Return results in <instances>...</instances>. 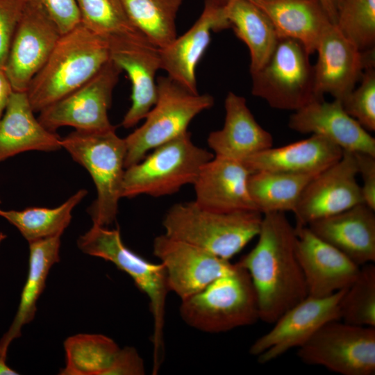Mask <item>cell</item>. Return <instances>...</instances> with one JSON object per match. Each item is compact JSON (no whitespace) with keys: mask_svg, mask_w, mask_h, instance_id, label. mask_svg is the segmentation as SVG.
I'll return each mask as SVG.
<instances>
[{"mask_svg":"<svg viewBox=\"0 0 375 375\" xmlns=\"http://www.w3.org/2000/svg\"><path fill=\"white\" fill-rule=\"evenodd\" d=\"M258 242L238 263L249 272L258 300L259 319L273 324L308 296L298 260L295 227L285 212L262 215Z\"/></svg>","mask_w":375,"mask_h":375,"instance_id":"1","label":"cell"},{"mask_svg":"<svg viewBox=\"0 0 375 375\" xmlns=\"http://www.w3.org/2000/svg\"><path fill=\"white\" fill-rule=\"evenodd\" d=\"M109 60L108 39L81 24L61 35L26 92L33 110L40 112L73 92Z\"/></svg>","mask_w":375,"mask_h":375,"instance_id":"2","label":"cell"},{"mask_svg":"<svg viewBox=\"0 0 375 375\" xmlns=\"http://www.w3.org/2000/svg\"><path fill=\"white\" fill-rule=\"evenodd\" d=\"M262 218L258 211L214 212L194 201L172 206L162 225L168 237L229 260L257 237Z\"/></svg>","mask_w":375,"mask_h":375,"instance_id":"3","label":"cell"},{"mask_svg":"<svg viewBox=\"0 0 375 375\" xmlns=\"http://www.w3.org/2000/svg\"><path fill=\"white\" fill-rule=\"evenodd\" d=\"M61 147L90 173L97 198L88 209L93 224L107 226L116 219L125 172L126 144L115 128L77 131L61 138Z\"/></svg>","mask_w":375,"mask_h":375,"instance_id":"4","label":"cell"},{"mask_svg":"<svg viewBox=\"0 0 375 375\" xmlns=\"http://www.w3.org/2000/svg\"><path fill=\"white\" fill-rule=\"evenodd\" d=\"M179 310L188 325L209 333L226 332L259 319L250 275L238 262L202 290L181 300Z\"/></svg>","mask_w":375,"mask_h":375,"instance_id":"5","label":"cell"},{"mask_svg":"<svg viewBox=\"0 0 375 375\" xmlns=\"http://www.w3.org/2000/svg\"><path fill=\"white\" fill-rule=\"evenodd\" d=\"M77 244L83 253L112 262L147 295L153 319V372H158L162 358L165 305L169 292L163 265L146 260L125 246L118 228L93 224L78 238Z\"/></svg>","mask_w":375,"mask_h":375,"instance_id":"6","label":"cell"},{"mask_svg":"<svg viewBox=\"0 0 375 375\" xmlns=\"http://www.w3.org/2000/svg\"><path fill=\"white\" fill-rule=\"evenodd\" d=\"M214 156L195 145L187 131L125 169L122 197H162L177 192L185 185L193 184L202 167Z\"/></svg>","mask_w":375,"mask_h":375,"instance_id":"7","label":"cell"},{"mask_svg":"<svg viewBox=\"0 0 375 375\" xmlns=\"http://www.w3.org/2000/svg\"><path fill=\"white\" fill-rule=\"evenodd\" d=\"M157 100L143 124L124 138L125 169L140 162L149 151L188 131L190 122L210 108L214 98L193 93L167 76L156 79Z\"/></svg>","mask_w":375,"mask_h":375,"instance_id":"8","label":"cell"},{"mask_svg":"<svg viewBox=\"0 0 375 375\" xmlns=\"http://www.w3.org/2000/svg\"><path fill=\"white\" fill-rule=\"evenodd\" d=\"M310 54L299 42L278 38L265 65L254 73L251 93L272 108L296 111L318 97Z\"/></svg>","mask_w":375,"mask_h":375,"instance_id":"9","label":"cell"},{"mask_svg":"<svg viewBox=\"0 0 375 375\" xmlns=\"http://www.w3.org/2000/svg\"><path fill=\"white\" fill-rule=\"evenodd\" d=\"M297 356L305 364L340 374L374 375L375 327L331 321L298 348Z\"/></svg>","mask_w":375,"mask_h":375,"instance_id":"10","label":"cell"},{"mask_svg":"<svg viewBox=\"0 0 375 375\" xmlns=\"http://www.w3.org/2000/svg\"><path fill=\"white\" fill-rule=\"evenodd\" d=\"M121 72L110 59L85 83L39 112V122L52 132L62 126L87 131L116 128L110 122L108 111Z\"/></svg>","mask_w":375,"mask_h":375,"instance_id":"11","label":"cell"},{"mask_svg":"<svg viewBox=\"0 0 375 375\" xmlns=\"http://www.w3.org/2000/svg\"><path fill=\"white\" fill-rule=\"evenodd\" d=\"M347 288L322 298L308 296L283 313L271 330L258 338L249 353L268 363L304 344L325 324L340 320V304Z\"/></svg>","mask_w":375,"mask_h":375,"instance_id":"12","label":"cell"},{"mask_svg":"<svg viewBox=\"0 0 375 375\" xmlns=\"http://www.w3.org/2000/svg\"><path fill=\"white\" fill-rule=\"evenodd\" d=\"M60 36L56 24L40 6L25 1L4 67L13 91L27 92Z\"/></svg>","mask_w":375,"mask_h":375,"instance_id":"13","label":"cell"},{"mask_svg":"<svg viewBox=\"0 0 375 375\" xmlns=\"http://www.w3.org/2000/svg\"><path fill=\"white\" fill-rule=\"evenodd\" d=\"M357 176L354 153L343 151L338 162L315 176L304 188L293 212L296 224L306 226L364 203Z\"/></svg>","mask_w":375,"mask_h":375,"instance_id":"14","label":"cell"},{"mask_svg":"<svg viewBox=\"0 0 375 375\" xmlns=\"http://www.w3.org/2000/svg\"><path fill=\"white\" fill-rule=\"evenodd\" d=\"M153 252L165 268L169 291L181 300L202 290L234 267L228 260L165 234L155 238Z\"/></svg>","mask_w":375,"mask_h":375,"instance_id":"15","label":"cell"},{"mask_svg":"<svg viewBox=\"0 0 375 375\" xmlns=\"http://www.w3.org/2000/svg\"><path fill=\"white\" fill-rule=\"evenodd\" d=\"M108 41L110 59L126 72L131 83V105L122 122L128 128L144 119L157 100L159 49L142 35L112 37Z\"/></svg>","mask_w":375,"mask_h":375,"instance_id":"16","label":"cell"},{"mask_svg":"<svg viewBox=\"0 0 375 375\" xmlns=\"http://www.w3.org/2000/svg\"><path fill=\"white\" fill-rule=\"evenodd\" d=\"M313 65L315 89L318 97L331 94L342 101L360 80L365 68L375 64L374 49L360 51L331 24L322 35Z\"/></svg>","mask_w":375,"mask_h":375,"instance_id":"17","label":"cell"},{"mask_svg":"<svg viewBox=\"0 0 375 375\" xmlns=\"http://www.w3.org/2000/svg\"><path fill=\"white\" fill-rule=\"evenodd\" d=\"M295 251L308 296L322 298L349 288L358 266L340 251L315 235L307 226L296 224Z\"/></svg>","mask_w":375,"mask_h":375,"instance_id":"18","label":"cell"},{"mask_svg":"<svg viewBox=\"0 0 375 375\" xmlns=\"http://www.w3.org/2000/svg\"><path fill=\"white\" fill-rule=\"evenodd\" d=\"M225 3L226 0H206L194 24L169 46L159 49L160 69L193 93H199L196 69L210 42L211 33L230 28L224 12Z\"/></svg>","mask_w":375,"mask_h":375,"instance_id":"19","label":"cell"},{"mask_svg":"<svg viewBox=\"0 0 375 375\" xmlns=\"http://www.w3.org/2000/svg\"><path fill=\"white\" fill-rule=\"evenodd\" d=\"M288 127L300 133L323 136L343 151L375 156V139L346 112L339 100L315 99L290 115Z\"/></svg>","mask_w":375,"mask_h":375,"instance_id":"20","label":"cell"},{"mask_svg":"<svg viewBox=\"0 0 375 375\" xmlns=\"http://www.w3.org/2000/svg\"><path fill=\"white\" fill-rule=\"evenodd\" d=\"M250 174L242 161L215 156L202 167L193 183L195 203L219 212L258 211L249 193Z\"/></svg>","mask_w":375,"mask_h":375,"instance_id":"21","label":"cell"},{"mask_svg":"<svg viewBox=\"0 0 375 375\" xmlns=\"http://www.w3.org/2000/svg\"><path fill=\"white\" fill-rule=\"evenodd\" d=\"M365 203L306 225L358 266L375 261V213Z\"/></svg>","mask_w":375,"mask_h":375,"instance_id":"22","label":"cell"},{"mask_svg":"<svg viewBox=\"0 0 375 375\" xmlns=\"http://www.w3.org/2000/svg\"><path fill=\"white\" fill-rule=\"evenodd\" d=\"M343 150L327 138H308L280 147H270L242 161L251 173L260 171L317 176L338 162Z\"/></svg>","mask_w":375,"mask_h":375,"instance_id":"23","label":"cell"},{"mask_svg":"<svg viewBox=\"0 0 375 375\" xmlns=\"http://www.w3.org/2000/svg\"><path fill=\"white\" fill-rule=\"evenodd\" d=\"M222 129L211 132L208 144L215 156L243 161L273 145L272 135L256 120L244 97L229 92Z\"/></svg>","mask_w":375,"mask_h":375,"instance_id":"24","label":"cell"},{"mask_svg":"<svg viewBox=\"0 0 375 375\" xmlns=\"http://www.w3.org/2000/svg\"><path fill=\"white\" fill-rule=\"evenodd\" d=\"M26 92L13 91L0 118V162L28 151H53L61 138L34 116Z\"/></svg>","mask_w":375,"mask_h":375,"instance_id":"25","label":"cell"},{"mask_svg":"<svg viewBox=\"0 0 375 375\" xmlns=\"http://www.w3.org/2000/svg\"><path fill=\"white\" fill-rule=\"evenodd\" d=\"M272 22L278 38L301 43L310 55L332 23L320 0H249Z\"/></svg>","mask_w":375,"mask_h":375,"instance_id":"26","label":"cell"},{"mask_svg":"<svg viewBox=\"0 0 375 375\" xmlns=\"http://www.w3.org/2000/svg\"><path fill=\"white\" fill-rule=\"evenodd\" d=\"M60 236L28 242V276L13 322L0 340L1 356L6 358L11 342L20 337L23 326L31 322L35 317L37 301L44 290L49 270L60 260Z\"/></svg>","mask_w":375,"mask_h":375,"instance_id":"27","label":"cell"},{"mask_svg":"<svg viewBox=\"0 0 375 375\" xmlns=\"http://www.w3.org/2000/svg\"><path fill=\"white\" fill-rule=\"evenodd\" d=\"M225 15L236 36L250 53V73L267 61L278 41L276 30L266 14L249 0H226Z\"/></svg>","mask_w":375,"mask_h":375,"instance_id":"28","label":"cell"},{"mask_svg":"<svg viewBox=\"0 0 375 375\" xmlns=\"http://www.w3.org/2000/svg\"><path fill=\"white\" fill-rule=\"evenodd\" d=\"M314 175L260 171L248 179L250 197L261 214L294 212L302 192Z\"/></svg>","mask_w":375,"mask_h":375,"instance_id":"29","label":"cell"},{"mask_svg":"<svg viewBox=\"0 0 375 375\" xmlns=\"http://www.w3.org/2000/svg\"><path fill=\"white\" fill-rule=\"evenodd\" d=\"M87 194L86 190H79L60 206L53 208L0 209V216L15 226L28 242L61 235L70 224L73 209Z\"/></svg>","mask_w":375,"mask_h":375,"instance_id":"30","label":"cell"},{"mask_svg":"<svg viewBox=\"0 0 375 375\" xmlns=\"http://www.w3.org/2000/svg\"><path fill=\"white\" fill-rule=\"evenodd\" d=\"M135 28L153 45L164 49L177 38L176 19L183 0H122Z\"/></svg>","mask_w":375,"mask_h":375,"instance_id":"31","label":"cell"},{"mask_svg":"<svg viewBox=\"0 0 375 375\" xmlns=\"http://www.w3.org/2000/svg\"><path fill=\"white\" fill-rule=\"evenodd\" d=\"M66 365L61 375H105L119 347L101 334H77L64 342Z\"/></svg>","mask_w":375,"mask_h":375,"instance_id":"32","label":"cell"},{"mask_svg":"<svg viewBox=\"0 0 375 375\" xmlns=\"http://www.w3.org/2000/svg\"><path fill=\"white\" fill-rule=\"evenodd\" d=\"M76 1L80 13V24L92 32L106 39L142 35L130 21L122 0Z\"/></svg>","mask_w":375,"mask_h":375,"instance_id":"33","label":"cell"},{"mask_svg":"<svg viewBox=\"0 0 375 375\" xmlns=\"http://www.w3.org/2000/svg\"><path fill=\"white\" fill-rule=\"evenodd\" d=\"M335 25L360 51L374 49L375 0H338Z\"/></svg>","mask_w":375,"mask_h":375,"instance_id":"34","label":"cell"},{"mask_svg":"<svg viewBox=\"0 0 375 375\" xmlns=\"http://www.w3.org/2000/svg\"><path fill=\"white\" fill-rule=\"evenodd\" d=\"M340 320L353 325L375 327V265H362L340 304Z\"/></svg>","mask_w":375,"mask_h":375,"instance_id":"35","label":"cell"},{"mask_svg":"<svg viewBox=\"0 0 375 375\" xmlns=\"http://www.w3.org/2000/svg\"><path fill=\"white\" fill-rule=\"evenodd\" d=\"M355 88L342 101L346 112L354 118L367 131H375V68L367 65Z\"/></svg>","mask_w":375,"mask_h":375,"instance_id":"36","label":"cell"},{"mask_svg":"<svg viewBox=\"0 0 375 375\" xmlns=\"http://www.w3.org/2000/svg\"><path fill=\"white\" fill-rule=\"evenodd\" d=\"M24 5V0H0V69H4L12 37Z\"/></svg>","mask_w":375,"mask_h":375,"instance_id":"37","label":"cell"},{"mask_svg":"<svg viewBox=\"0 0 375 375\" xmlns=\"http://www.w3.org/2000/svg\"><path fill=\"white\" fill-rule=\"evenodd\" d=\"M40 6L56 24L61 35L81 23L76 0H24Z\"/></svg>","mask_w":375,"mask_h":375,"instance_id":"38","label":"cell"},{"mask_svg":"<svg viewBox=\"0 0 375 375\" xmlns=\"http://www.w3.org/2000/svg\"><path fill=\"white\" fill-rule=\"evenodd\" d=\"M144 361L137 350L132 347L119 349L105 375H143Z\"/></svg>","mask_w":375,"mask_h":375,"instance_id":"39","label":"cell"},{"mask_svg":"<svg viewBox=\"0 0 375 375\" xmlns=\"http://www.w3.org/2000/svg\"><path fill=\"white\" fill-rule=\"evenodd\" d=\"M358 174L362 177L361 190L364 203L375 210V156L365 153H353Z\"/></svg>","mask_w":375,"mask_h":375,"instance_id":"40","label":"cell"},{"mask_svg":"<svg viewBox=\"0 0 375 375\" xmlns=\"http://www.w3.org/2000/svg\"><path fill=\"white\" fill-rule=\"evenodd\" d=\"M12 92V87L4 69H0V118L4 112Z\"/></svg>","mask_w":375,"mask_h":375,"instance_id":"41","label":"cell"},{"mask_svg":"<svg viewBox=\"0 0 375 375\" xmlns=\"http://www.w3.org/2000/svg\"><path fill=\"white\" fill-rule=\"evenodd\" d=\"M320 1L328 15L332 23L335 24L338 0H320Z\"/></svg>","mask_w":375,"mask_h":375,"instance_id":"42","label":"cell"},{"mask_svg":"<svg viewBox=\"0 0 375 375\" xmlns=\"http://www.w3.org/2000/svg\"><path fill=\"white\" fill-rule=\"evenodd\" d=\"M6 358L0 356V375H17L18 373L7 365Z\"/></svg>","mask_w":375,"mask_h":375,"instance_id":"43","label":"cell"},{"mask_svg":"<svg viewBox=\"0 0 375 375\" xmlns=\"http://www.w3.org/2000/svg\"><path fill=\"white\" fill-rule=\"evenodd\" d=\"M6 235H5L3 233H0V244L3 242L4 239H6Z\"/></svg>","mask_w":375,"mask_h":375,"instance_id":"44","label":"cell"},{"mask_svg":"<svg viewBox=\"0 0 375 375\" xmlns=\"http://www.w3.org/2000/svg\"><path fill=\"white\" fill-rule=\"evenodd\" d=\"M0 203H1V200H0Z\"/></svg>","mask_w":375,"mask_h":375,"instance_id":"45","label":"cell"}]
</instances>
